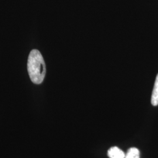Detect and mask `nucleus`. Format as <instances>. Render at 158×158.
<instances>
[{"instance_id": "1", "label": "nucleus", "mask_w": 158, "mask_h": 158, "mask_svg": "<svg viewBox=\"0 0 158 158\" xmlns=\"http://www.w3.org/2000/svg\"><path fill=\"white\" fill-rule=\"evenodd\" d=\"M28 72L31 80L35 84H41L46 74V65L40 51L33 49L30 52L27 63Z\"/></svg>"}, {"instance_id": "2", "label": "nucleus", "mask_w": 158, "mask_h": 158, "mask_svg": "<svg viewBox=\"0 0 158 158\" xmlns=\"http://www.w3.org/2000/svg\"><path fill=\"white\" fill-rule=\"evenodd\" d=\"M108 156L110 158H125V153L118 147L111 148L108 151Z\"/></svg>"}, {"instance_id": "3", "label": "nucleus", "mask_w": 158, "mask_h": 158, "mask_svg": "<svg viewBox=\"0 0 158 158\" xmlns=\"http://www.w3.org/2000/svg\"><path fill=\"white\" fill-rule=\"evenodd\" d=\"M151 103L153 106H156L158 105V74L155 80L154 87L153 89Z\"/></svg>"}, {"instance_id": "4", "label": "nucleus", "mask_w": 158, "mask_h": 158, "mask_svg": "<svg viewBox=\"0 0 158 158\" xmlns=\"http://www.w3.org/2000/svg\"><path fill=\"white\" fill-rule=\"evenodd\" d=\"M125 158H140V152L136 148H131L125 154Z\"/></svg>"}]
</instances>
